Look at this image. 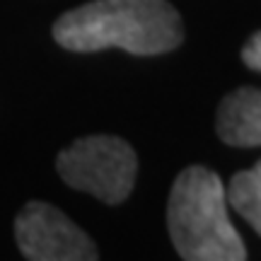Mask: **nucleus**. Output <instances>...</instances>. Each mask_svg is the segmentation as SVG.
I'll use <instances>...</instances> for the list:
<instances>
[{
    "instance_id": "f257e3e1",
    "label": "nucleus",
    "mask_w": 261,
    "mask_h": 261,
    "mask_svg": "<svg viewBox=\"0 0 261 261\" xmlns=\"http://www.w3.org/2000/svg\"><path fill=\"white\" fill-rule=\"evenodd\" d=\"M54 39L77 54L116 46L136 56H158L184 41V27L167 0H94L61 15Z\"/></svg>"
},
{
    "instance_id": "f03ea898",
    "label": "nucleus",
    "mask_w": 261,
    "mask_h": 261,
    "mask_svg": "<svg viewBox=\"0 0 261 261\" xmlns=\"http://www.w3.org/2000/svg\"><path fill=\"white\" fill-rule=\"evenodd\" d=\"M167 227L184 261H247V249L227 215V191L213 169L179 172L167 201Z\"/></svg>"
},
{
    "instance_id": "7ed1b4c3",
    "label": "nucleus",
    "mask_w": 261,
    "mask_h": 261,
    "mask_svg": "<svg viewBox=\"0 0 261 261\" xmlns=\"http://www.w3.org/2000/svg\"><path fill=\"white\" fill-rule=\"evenodd\" d=\"M56 169L70 189L92 194L102 203L119 205L133 191L138 158L123 138L85 136L61 150Z\"/></svg>"
},
{
    "instance_id": "20e7f679",
    "label": "nucleus",
    "mask_w": 261,
    "mask_h": 261,
    "mask_svg": "<svg viewBox=\"0 0 261 261\" xmlns=\"http://www.w3.org/2000/svg\"><path fill=\"white\" fill-rule=\"evenodd\" d=\"M15 240L27 261H99L92 237L44 201H29L17 213Z\"/></svg>"
},
{
    "instance_id": "39448f33",
    "label": "nucleus",
    "mask_w": 261,
    "mask_h": 261,
    "mask_svg": "<svg viewBox=\"0 0 261 261\" xmlns=\"http://www.w3.org/2000/svg\"><path fill=\"white\" fill-rule=\"evenodd\" d=\"M215 130L232 148L261 145V90L240 87L223 97L215 116Z\"/></svg>"
},
{
    "instance_id": "423d86ee",
    "label": "nucleus",
    "mask_w": 261,
    "mask_h": 261,
    "mask_svg": "<svg viewBox=\"0 0 261 261\" xmlns=\"http://www.w3.org/2000/svg\"><path fill=\"white\" fill-rule=\"evenodd\" d=\"M225 191L227 203L252 225L254 232L261 234V160L252 169L237 172Z\"/></svg>"
},
{
    "instance_id": "0eeeda50",
    "label": "nucleus",
    "mask_w": 261,
    "mask_h": 261,
    "mask_svg": "<svg viewBox=\"0 0 261 261\" xmlns=\"http://www.w3.org/2000/svg\"><path fill=\"white\" fill-rule=\"evenodd\" d=\"M242 61L247 68H252V70H259L261 73V32L252 34L249 41L244 44L242 48Z\"/></svg>"
}]
</instances>
